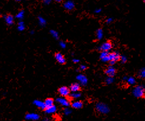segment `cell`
Segmentation results:
<instances>
[{
    "label": "cell",
    "mask_w": 145,
    "mask_h": 121,
    "mask_svg": "<svg viewBox=\"0 0 145 121\" xmlns=\"http://www.w3.org/2000/svg\"><path fill=\"white\" fill-rule=\"evenodd\" d=\"M96 110L99 114L103 115L108 114L110 110L108 105L102 102H99L96 103Z\"/></svg>",
    "instance_id": "1"
},
{
    "label": "cell",
    "mask_w": 145,
    "mask_h": 121,
    "mask_svg": "<svg viewBox=\"0 0 145 121\" xmlns=\"http://www.w3.org/2000/svg\"><path fill=\"white\" fill-rule=\"evenodd\" d=\"M132 94L137 98H142L144 94V88L141 86L134 87L132 90Z\"/></svg>",
    "instance_id": "2"
},
{
    "label": "cell",
    "mask_w": 145,
    "mask_h": 121,
    "mask_svg": "<svg viewBox=\"0 0 145 121\" xmlns=\"http://www.w3.org/2000/svg\"><path fill=\"white\" fill-rule=\"evenodd\" d=\"M112 43L110 42H105L99 46V50L100 51H106V52H109L112 48Z\"/></svg>",
    "instance_id": "3"
},
{
    "label": "cell",
    "mask_w": 145,
    "mask_h": 121,
    "mask_svg": "<svg viewBox=\"0 0 145 121\" xmlns=\"http://www.w3.org/2000/svg\"><path fill=\"white\" fill-rule=\"evenodd\" d=\"M55 101H56L57 103H58L59 104L64 107V108H65V107H69V106L70 105V103L68 99L65 98L64 97H59V98L56 99Z\"/></svg>",
    "instance_id": "4"
},
{
    "label": "cell",
    "mask_w": 145,
    "mask_h": 121,
    "mask_svg": "<svg viewBox=\"0 0 145 121\" xmlns=\"http://www.w3.org/2000/svg\"><path fill=\"white\" fill-rule=\"evenodd\" d=\"M25 118L27 120L37 121L40 119V116L38 114H35V113H28L26 114Z\"/></svg>",
    "instance_id": "5"
},
{
    "label": "cell",
    "mask_w": 145,
    "mask_h": 121,
    "mask_svg": "<svg viewBox=\"0 0 145 121\" xmlns=\"http://www.w3.org/2000/svg\"><path fill=\"white\" fill-rule=\"evenodd\" d=\"M59 94L61 95L62 97H67L69 96L70 94V90L68 87L65 86L61 87L59 89Z\"/></svg>",
    "instance_id": "6"
},
{
    "label": "cell",
    "mask_w": 145,
    "mask_h": 121,
    "mask_svg": "<svg viewBox=\"0 0 145 121\" xmlns=\"http://www.w3.org/2000/svg\"><path fill=\"white\" fill-rule=\"evenodd\" d=\"M108 57H109V61H114V62H116L117 61L120 60V55L118 52H113L109 53Z\"/></svg>",
    "instance_id": "7"
},
{
    "label": "cell",
    "mask_w": 145,
    "mask_h": 121,
    "mask_svg": "<svg viewBox=\"0 0 145 121\" xmlns=\"http://www.w3.org/2000/svg\"><path fill=\"white\" fill-rule=\"evenodd\" d=\"M77 81H79L80 84L82 86H86L87 83H88V80L86 75H83L82 74H79L76 77Z\"/></svg>",
    "instance_id": "8"
},
{
    "label": "cell",
    "mask_w": 145,
    "mask_h": 121,
    "mask_svg": "<svg viewBox=\"0 0 145 121\" xmlns=\"http://www.w3.org/2000/svg\"><path fill=\"white\" fill-rule=\"evenodd\" d=\"M116 69L113 67V65H110L106 70H105V74H107L109 77H114L116 74Z\"/></svg>",
    "instance_id": "9"
},
{
    "label": "cell",
    "mask_w": 145,
    "mask_h": 121,
    "mask_svg": "<svg viewBox=\"0 0 145 121\" xmlns=\"http://www.w3.org/2000/svg\"><path fill=\"white\" fill-rule=\"evenodd\" d=\"M54 57L55 60H56L59 63H60V64H64L65 62H66L64 57L63 56V55L61 54V53L60 52L56 53L54 55Z\"/></svg>",
    "instance_id": "10"
},
{
    "label": "cell",
    "mask_w": 145,
    "mask_h": 121,
    "mask_svg": "<svg viewBox=\"0 0 145 121\" xmlns=\"http://www.w3.org/2000/svg\"><path fill=\"white\" fill-rule=\"evenodd\" d=\"M75 4L72 1H67L63 4V7L66 10L71 11L74 9Z\"/></svg>",
    "instance_id": "11"
},
{
    "label": "cell",
    "mask_w": 145,
    "mask_h": 121,
    "mask_svg": "<svg viewBox=\"0 0 145 121\" xmlns=\"http://www.w3.org/2000/svg\"><path fill=\"white\" fill-rule=\"evenodd\" d=\"M57 107L55 105H53V106L48 107V108H46L44 109L45 114L51 115V114H54L55 112H57Z\"/></svg>",
    "instance_id": "12"
},
{
    "label": "cell",
    "mask_w": 145,
    "mask_h": 121,
    "mask_svg": "<svg viewBox=\"0 0 145 121\" xmlns=\"http://www.w3.org/2000/svg\"><path fill=\"white\" fill-rule=\"evenodd\" d=\"M33 104L37 106L38 108L40 109L44 110L45 109V106L44 104V102L39 100H35L33 102Z\"/></svg>",
    "instance_id": "13"
},
{
    "label": "cell",
    "mask_w": 145,
    "mask_h": 121,
    "mask_svg": "<svg viewBox=\"0 0 145 121\" xmlns=\"http://www.w3.org/2000/svg\"><path fill=\"white\" fill-rule=\"evenodd\" d=\"M83 103L80 100L75 101V102H73L72 104H71V107H72L73 109H80L83 108Z\"/></svg>",
    "instance_id": "14"
},
{
    "label": "cell",
    "mask_w": 145,
    "mask_h": 121,
    "mask_svg": "<svg viewBox=\"0 0 145 121\" xmlns=\"http://www.w3.org/2000/svg\"><path fill=\"white\" fill-rule=\"evenodd\" d=\"M70 90L71 92H79L80 90V85L79 83H73L70 87Z\"/></svg>",
    "instance_id": "15"
},
{
    "label": "cell",
    "mask_w": 145,
    "mask_h": 121,
    "mask_svg": "<svg viewBox=\"0 0 145 121\" xmlns=\"http://www.w3.org/2000/svg\"><path fill=\"white\" fill-rule=\"evenodd\" d=\"M4 19H5L6 23H7L8 25L11 26L12 25H13L14 19V17L13 15H11L10 14L6 15V16L4 17Z\"/></svg>",
    "instance_id": "16"
},
{
    "label": "cell",
    "mask_w": 145,
    "mask_h": 121,
    "mask_svg": "<svg viewBox=\"0 0 145 121\" xmlns=\"http://www.w3.org/2000/svg\"><path fill=\"white\" fill-rule=\"evenodd\" d=\"M44 102L45 108L54 105V100L52 98H47Z\"/></svg>",
    "instance_id": "17"
},
{
    "label": "cell",
    "mask_w": 145,
    "mask_h": 121,
    "mask_svg": "<svg viewBox=\"0 0 145 121\" xmlns=\"http://www.w3.org/2000/svg\"><path fill=\"white\" fill-rule=\"evenodd\" d=\"M96 37L98 40H101L103 37V31L102 29H99L96 31Z\"/></svg>",
    "instance_id": "18"
},
{
    "label": "cell",
    "mask_w": 145,
    "mask_h": 121,
    "mask_svg": "<svg viewBox=\"0 0 145 121\" xmlns=\"http://www.w3.org/2000/svg\"><path fill=\"white\" fill-rule=\"evenodd\" d=\"M126 82L129 85H134L136 84V79L133 77H128L126 80Z\"/></svg>",
    "instance_id": "19"
},
{
    "label": "cell",
    "mask_w": 145,
    "mask_h": 121,
    "mask_svg": "<svg viewBox=\"0 0 145 121\" xmlns=\"http://www.w3.org/2000/svg\"><path fill=\"white\" fill-rule=\"evenodd\" d=\"M70 96L72 99H77L80 98L81 97V93H79V92H71V93L70 94Z\"/></svg>",
    "instance_id": "20"
},
{
    "label": "cell",
    "mask_w": 145,
    "mask_h": 121,
    "mask_svg": "<svg viewBox=\"0 0 145 121\" xmlns=\"http://www.w3.org/2000/svg\"><path fill=\"white\" fill-rule=\"evenodd\" d=\"M25 28V25H24V23L23 22L22 20H20L18 22V30L19 31H23L24 30V29Z\"/></svg>",
    "instance_id": "21"
},
{
    "label": "cell",
    "mask_w": 145,
    "mask_h": 121,
    "mask_svg": "<svg viewBox=\"0 0 145 121\" xmlns=\"http://www.w3.org/2000/svg\"><path fill=\"white\" fill-rule=\"evenodd\" d=\"M38 23L41 26L44 27L46 25V20H45L43 17L39 16L38 18Z\"/></svg>",
    "instance_id": "22"
},
{
    "label": "cell",
    "mask_w": 145,
    "mask_h": 121,
    "mask_svg": "<svg viewBox=\"0 0 145 121\" xmlns=\"http://www.w3.org/2000/svg\"><path fill=\"white\" fill-rule=\"evenodd\" d=\"M63 113L65 116H69L72 113V110L70 108H69V107H65L63 110Z\"/></svg>",
    "instance_id": "23"
},
{
    "label": "cell",
    "mask_w": 145,
    "mask_h": 121,
    "mask_svg": "<svg viewBox=\"0 0 145 121\" xmlns=\"http://www.w3.org/2000/svg\"><path fill=\"white\" fill-rule=\"evenodd\" d=\"M24 11L23 10H21L17 14L16 18L18 19H19L20 20H21L24 18Z\"/></svg>",
    "instance_id": "24"
},
{
    "label": "cell",
    "mask_w": 145,
    "mask_h": 121,
    "mask_svg": "<svg viewBox=\"0 0 145 121\" xmlns=\"http://www.w3.org/2000/svg\"><path fill=\"white\" fill-rule=\"evenodd\" d=\"M50 34L51 35V36L54 37V39H58L59 37V33L57 32V31L54 30H51L50 31Z\"/></svg>",
    "instance_id": "25"
},
{
    "label": "cell",
    "mask_w": 145,
    "mask_h": 121,
    "mask_svg": "<svg viewBox=\"0 0 145 121\" xmlns=\"http://www.w3.org/2000/svg\"><path fill=\"white\" fill-rule=\"evenodd\" d=\"M114 78L113 77H107V78H106V80H105V81H106V83L107 84H112V83L114 82Z\"/></svg>",
    "instance_id": "26"
},
{
    "label": "cell",
    "mask_w": 145,
    "mask_h": 121,
    "mask_svg": "<svg viewBox=\"0 0 145 121\" xmlns=\"http://www.w3.org/2000/svg\"><path fill=\"white\" fill-rule=\"evenodd\" d=\"M109 52H106V51H101V53L100 54V58L102 59L103 58H105L107 56H108Z\"/></svg>",
    "instance_id": "27"
},
{
    "label": "cell",
    "mask_w": 145,
    "mask_h": 121,
    "mask_svg": "<svg viewBox=\"0 0 145 121\" xmlns=\"http://www.w3.org/2000/svg\"><path fill=\"white\" fill-rule=\"evenodd\" d=\"M139 76L142 78H144L145 77V69L144 68L140 69V71H139Z\"/></svg>",
    "instance_id": "28"
},
{
    "label": "cell",
    "mask_w": 145,
    "mask_h": 121,
    "mask_svg": "<svg viewBox=\"0 0 145 121\" xmlns=\"http://www.w3.org/2000/svg\"><path fill=\"white\" fill-rule=\"evenodd\" d=\"M120 59L122 61V63H126L127 62V61H128V59H127V57L126 56H124V55H122V56H120Z\"/></svg>",
    "instance_id": "29"
},
{
    "label": "cell",
    "mask_w": 145,
    "mask_h": 121,
    "mask_svg": "<svg viewBox=\"0 0 145 121\" xmlns=\"http://www.w3.org/2000/svg\"><path fill=\"white\" fill-rule=\"evenodd\" d=\"M60 46L63 49H65L66 47V43H65L64 41H60L59 43Z\"/></svg>",
    "instance_id": "30"
},
{
    "label": "cell",
    "mask_w": 145,
    "mask_h": 121,
    "mask_svg": "<svg viewBox=\"0 0 145 121\" xmlns=\"http://www.w3.org/2000/svg\"><path fill=\"white\" fill-rule=\"evenodd\" d=\"M86 69H87V67L85 65H81L80 67H79V69H80V71H82L86 70Z\"/></svg>",
    "instance_id": "31"
},
{
    "label": "cell",
    "mask_w": 145,
    "mask_h": 121,
    "mask_svg": "<svg viewBox=\"0 0 145 121\" xmlns=\"http://www.w3.org/2000/svg\"><path fill=\"white\" fill-rule=\"evenodd\" d=\"M43 3L45 4L49 5L51 3V0H43Z\"/></svg>",
    "instance_id": "32"
},
{
    "label": "cell",
    "mask_w": 145,
    "mask_h": 121,
    "mask_svg": "<svg viewBox=\"0 0 145 121\" xmlns=\"http://www.w3.org/2000/svg\"><path fill=\"white\" fill-rule=\"evenodd\" d=\"M113 21V19L112 18H109V19H108L106 20V23H108V24H110Z\"/></svg>",
    "instance_id": "33"
},
{
    "label": "cell",
    "mask_w": 145,
    "mask_h": 121,
    "mask_svg": "<svg viewBox=\"0 0 145 121\" xmlns=\"http://www.w3.org/2000/svg\"><path fill=\"white\" fill-rule=\"evenodd\" d=\"M101 11H102V10H101L100 9H97L95 10L94 13H96V14H99V13H100Z\"/></svg>",
    "instance_id": "34"
},
{
    "label": "cell",
    "mask_w": 145,
    "mask_h": 121,
    "mask_svg": "<svg viewBox=\"0 0 145 121\" xmlns=\"http://www.w3.org/2000/svg\"><path fill=\"white\" fill-rule=\"evenodd\" d=\"M73 62L75 63H79V62H80V60H79V59H78L74 58V59H73Z\"/></svg>",
    "instance_id": "35"
},
{
    "label": "cell",
    "mask_w": 145,
    "mask_h": 121,
    "mask_svg": "<svg viewBox=\"0 0 145 121\" xmlns=\"http://www.w3.org/2000/svg\"><path fill=\"white\" fill-rule=\"evenodd\" d=\"M42 121H49V119L47 118H45L43 119Z\"/></svg>",
    "instance_id": "36"
},
{
    "label": "cell",
    "mask_w": 145,
    "mask_h": 121,
    "mask_svg": "<svg viewBox=\"0 0 145 121\" xmlns=\"http://www.w3.org/2000/svg\"><path fill=\"white\" fill-rule=\"evenodd\" d=\"M127 78H128V77H127L125 76V77H123V80L124 81H126Z\"/></svg>",
    "instance_id": "37"
},
{
    "label": "cell",
    "mask_w": 145,
    "mask_h": 121,
    "mask_svg": "<svg viewBox=\"0 0 145 121\" xmlns=\"http://www.w3.org/2000/svg\"><path fill=\"white\" fill-rule=\"evenodd\" d=\"M55 1L57 2V3H60V2H61L63 1V0H55Z\"/></svg>",
    "instance_id": "38"
},
{
    "label": "cell",
    "mask_w": 145,
    "mask_h": 121,
    "mask_svg": "<svg viewBox=\"0 0 145 121\" xmlns=\"http://www.w3.org/2000/svg\"><path fill=\"white\" fill-rule=\"evenodd\" d=\"M31 33H32V34H33V33H34V31H31Z\"/></svg>",
    "instance_id": "39"
},
{
    "label": "cell",
    "mask_w": 145,
    "mask_h": 121,
    "mask_svg": "<svg viewBox=\"0 0 145 121\" xmlns=\"http://www.w3.org/2000/svg\"><path fill=\"white\" fill-rule=\"evenodd\" d=\"M15 1H21V0H15Z\"/></svg>",
    "instance_id": "40"
},
{
    "label": "cell",
    "mask_w": 145,
    "mask_h": 121,
    "mask_svg": "<svg viewBox=\"0 0 145 121\" xmlns=\"http://www.w3.org/2000/svg\"><path fill=\"white\" fill-rule=\"evenodd\" d=\"M0 15H1V13H0Z\"/></svg>",
    "instance_id": "41"
}]
</instances>
